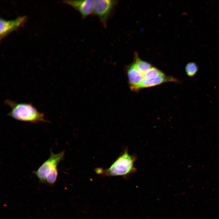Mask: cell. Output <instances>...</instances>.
<instances>
[{"instance_id":"52a82bcc","label":"cell","mask_w":219,"mask_h":219,"mask_svg":"<svg viewBox=\"0 0 219 219\" xmlns=\"http://www.w3.org/2000/svg\"><path fill=\"white\" fill-rule=\"evenodd\" d=\"M172 82L178 83L179 81L171 76H167L164 73L150 79H144L134 89L133 92H138L141 89L160 85L165 83Z\"/></svg>"},{"instance_id":"ba28073f","label":"cell","mask_w":219,"mask_h":219,"mask_svg":"<svg viewBox=\"0 0 219 219\" xmlns=\"http://www.w3.org/2000/svg\"><path fill=\"white\" fill-rule=\"evenodd\" d=\"M129 87L133 91L135 88L141 82L143 75L141 74L132 63L125 68Z\"/></svg>"},{"instance_id":"9c48e42d","label":"cell","mask_w":219,"mask_h":219,"mask_svg":"<svg viewBox=\"0 0 219 219\" xmlns=\"http://www.w3.org/2000/svg\"><path fill=\"white\" fill-rule=\"evenodd\" d=\"M132 63L139 72L143 76L152 67L150 63L141 59L136 52L134 53V61Z\"/></svg>"},{"instance_id":"8992f818","label":"cell","mask_w":219,"mask_h":219,"mask_svg":"<svg viewBox=\"0 0 219 219\" xmlns=\"http://www.w3.org/2000/svg\"><path fill=\"white\" fill-rule=\"evenodd\" d=\"M26 16H23L10 20L0 18V39L3 38L9 33L22 26L26 21Z\"/></svg>"},{"instance_id":"30bf717a","label":"cell","mask_w":219,"mask_h":219,"mask_svg":"<svg viewBox=\"0 0 219 219\" xmlns=\"http://www.w3.org/2000/svg\"><path fill=\"white\" fill-rule=\"evenodd\" d=\"M186 72L189 77H193L197 74L198 67L197 64L193 62L188 63L185 68Z\"/></svg>"},{"instance_id":"277c9868","label":"cell","mask_w":219,"mask_h":219,"mask_svg":"<svg viewBox=\"0 0 219 219\" xmlns=\"http://www.w3.org/2000/svg\"><path fill=\"white\" fill-rule=\"evenodd\" d=\"M118 3V1L114 0H94L93 14L98 17L105 27L107 26L108 21Z\"/></svg>"},{"instance_id":"7a4b0ae2","label":"cell","mask_w":219,"mask_h":219,"mask_svg":"<svg viewBox=\"0 0 219 219\" xmlns=\"http://www.w3.org/2000/svg\"><path fill=\"white\" fill-rule=\"evenodd\" d=\"M64 155V151L55 154L50 151L49 158L33 172L40 181L50 185L56 182L58 174L57 166L63 160Z\"/></svg>"},{"instance_id":"6da1fadb","label":"cell","mask_w":219,"mask_h":219,"mask_svg":"<svg viewBox=\"0 0 219 219\" xmlns=\"http://www.w3.org/2000/svg\"><path fill=\"white\" fill-rule=\"evenodd\" d=\"M5 104L11 108L7 115L16 120L32 123L48 122L43 113L39 111L31 103H18L9 99Z\"/></svg>"},{"instance_id":"3957f363","label":"cell","mask_w":219,"mask_h":219,"mask_svg":"<svg viewBox=\"0 0 219 219\" xmlns=\"http://www.w3.org/2000/svg\"><path fill=\"white\" fill-rule=\"evenodd\" d=\"M136 158L125 150L113 163L109 167L103 171L107 176H124L136 171L135 163ZM101 172L100 174L101 173Z\"/></svg>"},{"instance_id":"5b68a950","label":"cell","mask_w":219,"mask_h":219,"mask_svg":"<svg viewBox=\"0 0 219 219\" xmlns=\"http://www.w3.org/2000/svg\"><path fill=\"white\" fill-rule=\"evenodd\" d=\"M63 2L77 10L83 19L93 14L94 0H65Z\"/></svg>"},{"instance_id":"8fae6325","label":"cell","mask_w":219,"mask_h":219,"mask_svg":"<svg viewBox=\"0 0 219 219\" xmlns=\"http://www.w3.org/2000/svg\"><path fill=\"white\" fill-rule=\"evenodd\" d=\"M164 73L157 68L152 67L144 74L143 79L148 80L153 79Z\"/></svg>"}]
</instances>
